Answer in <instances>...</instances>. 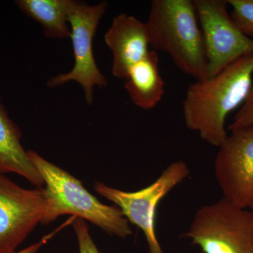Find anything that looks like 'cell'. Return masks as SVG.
Masks as SVG:
<instances>
[{
	"label": "cell",
	"mask_w": 253,
	"mask_h": 253,
	"mask_svg": "<svg viewBox=\"0 0 253 253\" xmlns=\"http://www.w3.org/2000/svg\"><path fill=\"white\" fill-rule=\"evenodd\" d=\"M21 139V131L9 118L0 98V173H16L37 187H42L44 181L23 149Z\"/></svg>",
	"instance_id": "obj_11"
},
{
	"label": "cell",
	"mask_w": 253,
	"mask_h": 253,
	"mask_svg": "<svg viewBox=\"0 0 253 253\" xmlns=\"http://www.w3.org/2000/svg\"><path fill=\"white\" fill-rule=\"evenodd\" d=\"M71 0H18L19 9L39 22L47 38H71L68 13Z\"/></svg>",
	"instance_id": "obj_13"
},
{
	"label": "cell",
	"mask_w": 253,
	"mask_h": 253,
	"mask_svg": "<svg viewBox=\"0 0 253 253\" xmlns=\"http://www.w3.org/2000/svg\"><path fill=\"white\" fill-rule=\"evenodd\" d=\"M150 45L196 81L208 78L204 37L191 0H154L146 23Z\"/></svg>",
	"instance_id": "obj_2"
},
{
	"label": "cell",
	"mask_w": 253,
	"mask_h": 253,
	"mask_svg": "<svg viewBox=\"0 0 253 253\" xmlns=\"http://www.w3.org/2000/svg\"><path fill=\"white\" fill-rule=\"evenodd\" d=\"M253 126V84L246 101L228 126L229 131L237 128Z\"/></svg>",
	"instance_id": "obj_15"
},
{
	"label": "cell",
	"mask_w": 253,
	"mask_h": 253,
	"mask_svg": "<svg viewBox=\"0 0 253 253\" xmlns=\"http://www.w3.org/2000/svg\"><path fill=\"white\" fill-rule=\"evenodd\" d=\"M124 80L125 87L134 105L144 110L156 107L165 94L157 51L150 50L146 57L130 68Z\"/></svg>",
	"instance_id": "obj_12"
},
{
	"label": "cell",
	"mask_w": 253,
	"mask_h": 253,
	"mask_svg": "<svg viewBox=\"0 0 253 253\" xmlns=\"http://www.w3.org/2000/svg\"><path fill=\"white\" fill-rule=\"evenodd\" d=\"M214 175L224 199L253 211V126L231 130L219 147Z\"/></svg>",
	"instance_id": "obj_9"
},
{
	"label": "cell",
	"mask_w": 253,
	"mask_h": 253,
	"mask_svg": "<svg viewBox=\"0 0 253 253\" xmlns=\"http://www.w3.org/2000/svg\"><path fill=\"white\" fill-rule=\"evenodd\" d=\"M253 76L251 54L231 63L214 77L192 83L182 104L188 129L219 148L228 135L226 118L246 101L253 84Z\"/></svg>",
	"instance_id": "obj_1"
},
{
	"label": "cell",
	"mask_w": 253,
	"mask_h": 253,
	"mask_svg": "<svg viewBox=\"0 0 253 253\" xmlns=\"http://www.w3.org/2000/svg\"><path fill=\"white\" fill-rule=\"evenodd\" d=\"M73 227L77 236L80 253H100L91 239L89 227L83 219L78 218Z\"/></svg>",
	"instance_id": "obj_16"
},
{
	"label": "cell",
	"mask_w": 253,
	"mask_h": 253,
	"mask_svg": "<svg viewBox=\"0 0 253 253\" xmlns=\"http://www.w3.org/2000/svg\"><path fill=\"white\" fill-rule=\"evenodd\" d=\"M189 174L186 163L177 161L169 165L152 184L139 191H121L101 182H96L94 189L98 194L116 205L129 222L140 228L149 253H165L156 236L155 226L158 204Z\"/></svg>",
	"instance_id": "obj_5"
},
{
	"label": "cell",
	"mask_w": 253,
	"mask_h": 253,
	"mask_svg": "<svg viewBox=\"0 0 253 253\" xmlns=\"http://www.w3.org/2000/svg\"><path fill=\"white\" fill-rule=\"evenodd\" d=\"M183 236L203 253H253V211L222 198L201 206Z\"/></svg>",
	"instance_id": "obj_4"
},
{
	"label": "cell",
	"mask_w": 253,
	"mask_h": 253,
	"mask_svg": "<svg viewBox=\"0 0 253 253\" xmlns=\"http://www.w3.org/2000/svg\"><path fill=\"white\" fill-rule=\"evenodd\" d=\"M204 37L208 78H212L236 60L253 54V39L234 22L224 0H194Z\"/></svg>",
	"instance_id": "obj_7"
},
{
	"label": "cell",
	"mask_w": 253,
	"mask_h": 253,
	"mask_svg": "<svg viewBox=\"0 0 253 253\" xmlns=\"http://www.w3.org/2000/svg\"><path fill=\"white\" fill-rule=\"evenodd\" d=\"M48 202L44 188L21 187L0 173V253H14L39 223Z\"/></svg>",
	"instance_id": "obj_8"
},
{
	"label": "cell",
	"mask_w": 253,
	"mask_h": 253,
	"mask_svg": "<svg viewBox=\"0 0 253 253\" xmlns=\"http://www.w3.org/2000/svg\"><path fill=\"white\" fill-rule=\"evenodd\" d=\"M231 16L246 36L253 38V0H226Z\"/></svg>",
	"instance_id": "obj_14"
},
{
	"label": "cell",
	"mask_w": 253,
	"mask_h": 253,
	"mask_svg": "<svg viewBox=\"0 0 253 253\" xmlns=\"http://www.w3.org/2000/svg\"><path fill=\"white\" fill-rule=\"evenodd\" d=\"M104 41L113 54V75L120 79H125L150 51L146 24L131 15L121 14L113 18Z\"/></svg>",
	"instance_id": "obj_10"
},
{
	"label": "cell",
	"mask_w": 253,
	"mask_h": 253,
	"mask_svg": "<svg viewBox=\"0 0 253 253\" xmlns=\"http://www.w3.org/2000/svg\"><path fill=\"white\" fill-rule=\"evenodd\" d=\"M107 6L106 1L89 5L83 1L71 0L68 23L71 26L74 67L70 72L51 78L47 82L49 87H57L70 81L77 82L83 87L86 101L91 104L94 86L104 87L107 85V79L98 68L93 53L95 33Z\"/></svg>",
	"instance_id": "obj_6"
},
{
	"label": "cell",
	"mask_w": 253,
	"mask_h": 253,
	"mask_svg": "<svg viewBox=\"0 0 253 253\" xmlns=\"http://www.w3.org/2000/svg\"><path fill=\"white\" fill-rule=\"evenodd\" d=\"M27 152L46 185L48 207L42 224H49L63 214H73L90 221L110 235L126 238L132 234L129 221L117 206L101 204L70 173L36 151L28 150Z\"/></svg>",
	"instance_id": "obj_3"
},
{
	"label": "cell",
	"mask_w": 253,
	"mask_h": 253,
	"mask_svg": "<svg viewBox=\"0 0 253 253\" xmlns=\"http://www.w3.org/2000/svg\"><path fill=\"white\" fill-rule=\"evenodd\" d=\"M46 238L44 239L41 240L40 242L36 243L30 246L29 247L26 248V249L21 250V251H18V252H15L14 253H36L38 252V250L41 249L42 246L46 242Z\"/></svg>",
	"instance_id": "obj_17"
}]
</instances>
